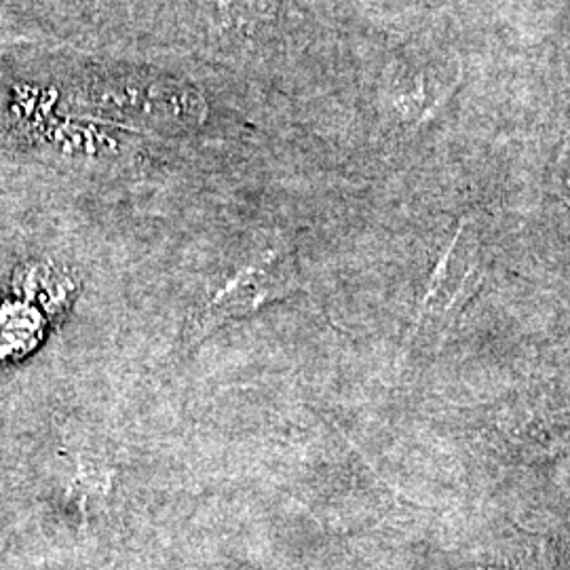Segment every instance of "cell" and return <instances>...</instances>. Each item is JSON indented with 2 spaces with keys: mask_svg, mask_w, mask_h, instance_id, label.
Wrapping results in <instances>:
<instances>
[{
  "mask_svg": "<svg viewBox=\"0 0 570 570\" xmlns=\"http://www.w3.org/2000/svg\"><path fill=\"white\" fill-rule=\"evenodd\" d=\"M292 284V265L282 249H266L239 266L225 284L202 303L190 320V341H204L230 320H239L271 301L282 298Z\"/></svg>",
  "mask_w": 570,
  "mask_h": 570,
  "instance_id": "1",
  "label": "cell"
},
{
  "mask_svg": "<svg viewBox=\"0 0 570 570\" xmlns=\"http://www.w3.org/2000/svg\"><path fill=\"white\" fill-rule=\"evenodd\" d=\"M91 106L127 121H204V98L178 82L108 81L91 87ZM117 117V119H119Z\"/></svg>",
  "mask_w": 570,
  "mask_h": 570,
  "instance_id": "2",
  "label": "cell"
},
{
  "mask_svg": "<svg viewBox=\"0 0 570 570\" xmlns=\"http://www.w3.org/2000/svg\"><path fill=\"white\" fill-rule=\"evenodd\" d=\"M558 186H560L558 190H560L562 199L570 205V142L558 161Z\"/></svg>",
  "mask_w": 570,
  "mask_h": 570,
  "instance_id": "3",
  "label": "cell"
}]
</instances>
